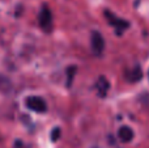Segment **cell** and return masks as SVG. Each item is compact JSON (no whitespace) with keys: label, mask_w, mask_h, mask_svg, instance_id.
<instances>
[{"label":"cell","mask_w":149,"mask_h":148,"mask_svg":"<svg viewBox=\"0 0 149 148\" xmlns=\"http://www.w3.org/2000/svg\"><path fill=\"white\" fill-rule=\"evenodd\" d=\"M141 77H143V72H141V70H140V67H136L135 70H132L131 72H130V75H127V79H128V81H131V83H136V81H139Z\"/></svg>","instance_id":"52a82bcc"},{"label":"cell","mask_w":149,"mask_h":148,"mask_svg":"<svg viewBox=\"0 0 149 148\" xmlns=\"http://www.w3.org/2000/svg\"><path fill=\"white\" fill-rule=\"evenodd\" d=\"M97 88H98V93H100V96L105 97L106 93H107V91H109V88H110V83L106 80L105 76H101V77L98 79Z\"/></svg>","instance_id":"8992f818"},{"label":"cell","mask_w":149,"mask_h":148,"mask_svg":"<svg viewBox=\"0 0 149 148\" xmlns=\"http://www.w3.org/2000/svg\"><path fill=\"white\" fill-rule=\"evenodd\" d=\"M105 16H106V18H107L109 24H110V25H113L114 28L116 29V31H118V33H123V30H126V29L130 26L128 21L123 20V18L116 17L114 13L109 12V10H105Z\"/></svg>","instance_id":"3957f363"},{"label":"cell","mask_w":149,"mask_h":148,"mask_svg":"<svg viewBox=\"0 0 149 148\" xmlns=\"http://www.w3.org/2000/svg\"><path fill=\"white\" fill-rule=\"evenodd\" d=\"M26 106L29 108L30 110H33V112L36 113H46L47 110V104L46 101H45L42 97L39 96H30L26 98L25 101Z\"/></svg>","instance_id":"6da1fadb"},{"label":"cell","mask_w":149,"mask_h":148,"mask_svg":"<svg viewBox=\"0 0 149 148\" xmlns=\"http://www.w3.org/2000/svg\"><path fill=\"white\" fill-rule=\"evenodd\" d=\"M118 139L122 143H128L134 139V131L128 126H122L118 130Z\"/></svg>","instance_id":"5b68a950"},{"label":"cell","mask_w":149,"mask_h":148,"mask_svg":"<svg viewBox=\"0 0 149 148\" xmlns=\"http://www.w3.org/2000/svg\"><path fill=\"white\" fill-rule=\"evenodd\" d=\"M38 21H39V25L43 30L50 31L51 30V26H52V13L50 10V8L47 5H43L39 12L38 16Z\"/></svg>","instance_id":"7a4b0ae2"},{"label":"cell","mask_w":149,"mask_h":148,"mask_svg":"<svg viewBox=\"0 0 149 148\" xmlns=\"http://www.w3.org/2000/svg\"><path fill=\"white\" fill-rule=\"evenodd\" d=\"M59 135H60V130H59V128H54V131H52V136H51V139L55 142L56 139H59Z\"/></svg>","instance_id":"9c48e42d"},{"label":"cell","mask_w":149,"mask_h":148,"mask_svg":"<svg viewBox=\"0 0 149 148\" xmlns=\"http://www.w3.org/2000/svg\"><path fill=\"white\" fill-rule=\"evenodd\" d=\"M90 42H92V49L95 54H101L103 51V47H105V39H103L102 34L100 31L94 30L92 33L90 37Z\"/></svg>","instance_id":"277c9868"},{"label":"cell","mask_w":149,"mask_h":148,"mask_svg":"<svg viewBox=\"0 0 149 148\" xmlns=\"http://www.w3.org/2000/svg\"><path fill=\"white\" fill-rule=\"evenodd\" d=\"M76 71H77L76 66H71V67L67 68V87H71L74 75H76Z\"/></svg>","instance_id":"ba28073f"}]
</instances>
